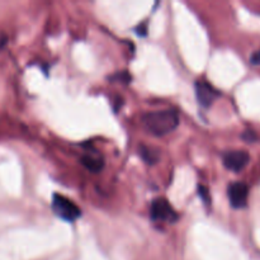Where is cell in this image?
Instances as JSON below:
<instances>
[{
  "instance_id": "9",
  "label": "cell",
  "mask_w": 260,
  "mask_h": 260,
  "mask_svg": "<svg viewBox=\"0 0 260 260\" xmlns=\"http://www.w3.org/2000/svg\"><path fill=\"white\" fill-rule=\"evenodd\" d=\"M250 62L253 63V65L260 66V50L255 51V52L250 56Z\"/></svg>"
},
{
  "instance_id": "5",
  "label": "cell",
  "mask_w": 260,
  "mask_h": 260,
  "mask_svg": "<svg viewBox=\"0 0 260 260\" xmlns=\"http://www.w3.org/2000/svg\"><path fill=\"white\" fill-rule=\"evenodd\" d=\"M250 156L246 151L243 150H236V151H229L222 156V162L226 169L230 172L239 173L249 164Z\"/></svg>"
},
{
  "instance_id": "1",
  "label": "cell",
  "mask_w": 260,
  "mask_h": 260,
  "mask_svg": "<svg viewBox=\"0 0 260 260\" xmlns=\"http://www.w3.org/2000/svg\"><path fill=\"white\" fill-rule=\"evenodd\" d=\"M142 124L149 134L165 136L179 126V114L173 109L150 112L142 117Z\"/></svg>"
},
{
  "instance_id": "6",
  "label": "cell",
  "mask_w": 260,
  "mask_h": 260,
  "mask_svg": "<svg viewBox=\"0 0 260 260\" xmlns=\"http://www.w3.org/2000/svg\"><path fill=\"white\" fill-rule=\"evenodd\" d=\"M196 95H197L198 103L205 108H208V107L212 106L213 102L220 94L212 85H210L206 81L200 80L196 83Z\"/></svg>"
},
{
  "instance_id": "3",
  "label": "cell",
  "mask_w": 260,
  "mask_h": 260,
  "mask_svg": "<svg viewBox=\"0 0 260 260\" xmlns=\"http://www.w3.org/2000/svg\"><path fill=\"white\" fill-rule=\"evenodd\" d=\"M150 217L155 222L174 223L175 221H178L179 216L165 198H156L152 201L150 207Z\"/></svg>"
},
{
  "instance_id": "11",
  "label": "cell",
  "mask_w": 260,
  "mask_h": 260,
  "mask_svg": "<svg viewBox=\"0 0 260 260\" xmlns=\"http://www.w3.org/2000/svg\"><path fill=\"white\" fill-rule=\"evenodd\" d=\"M4 42H5V40H4V38H2V37H0V47H2V46L4 45Z\"/></svg>"
},
{
  "instance_id": "8",
  "label": "cell",
  "mask_w": 260,
  "mask_h": 260,
  "mask_svg": "<svg viewBox=\"0 0 260 260\" xmlns=\"http://www.w3.org/2000/svg\"><path fill=\"white\" fill-rule=\"evenodd\" d=\"M140 155L147 164H155L159 160V152L149 146H140Z\"/></svg>"
},
{
  "instance_id": "10",
  "label": "cell",
  "mask_w": 260,
  "mask_h": 260,
  "mask_svg": "<svg viewBox=\"0 0 260 260\" xmlns=\"http://www.w3.org/2000/svg\"><path fill=\"white\" fill-rule=\"evenodd\" d=\"M200 196L202 197V200L205 201L206 203L210 202V198H208V190L206 189V187H202V185H201V187H200Z\"/></svg>"
},
{
  "instance_id": "4",
  "label": "cell",
  "mask_w": 260,
  "mask_h": 260,
  "mask_svg": "<svg viewBox=\"0 0 260 260\" xmlns=\"http://www.w3.org/2000/svg\"><path fill=\"white\" fill-rule=\"evenodd\" d=\"M228 196L231 207L236 208V210H241V208L246 207V205H248L249 187L245 183H233V184L229 185Z\"/></svg>"
},
{
  "instance_id": "2",
  "label": "cell",
  "mask_w": 260,
  "mask_h": 260,
  "mask_svg": "<svg viewBox=\"0 0 260 260\" xmlns=\"http://www.w3.org/2000/svg\"><path fill=\"white\" fill-rule=\"evenodd\" d=\"M52 211L57 217L68 222H75L81 216V210L69 198L55 194L52 198Z\"/></svg>"
},
{
  "instance_id": "7",
  "label": "cell",
  "mask_w": 260,
  "mask_h": 260,
  "mask_svg": "<svg viewBox=\"0 0 260 260\" xmlns=\"http://www.w3.org/2000/svg\"><path fill=\"white\" fill-rule=\"evenodd\" d=\"M80 161L91 173H99L104 167L103 156H102L101 152L95 151V150H93V151L91 150L90 151H86L81 156Z\"/></svg>"
}]
</instances>
